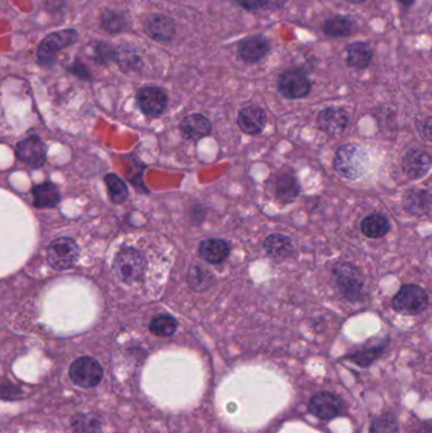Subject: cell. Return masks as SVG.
Wrapping results in <instances>:
<instances>
[{
  "mask_svg": "<svg viewBox=\"0 0 432 433\" xmlns=\"http://www.w3.org/2000/svg\"><path fill=\"white\" fill-rule=\"evenodd\" d=\"M264 250L269 256L278 261H283L294 254L292 239L281 233H272L264 241Z\"/></svg>",
  "mask_w": 432,
  "mask_h": 433,
  "instance_id": "obj_19",
  "label": "cell"
},
{
  "mask_svg": "<svg viewBox=\"0 0 432 433\" xmlns=\"http://www.w3.org/2000/svg\"><path fill=\"white\" fill-rule=\"evenodd\" d=\"M369 156L360 143H345L337 148L334 159V169L346 180H356L366 174Z\"/></svg>",
  "mask_w": 432,
  "mask_h": 433,
  "instance_id": "obj_2",
  "label": "cell"
},
{
  "mask_svg": "<svg viewBox=\"0 0 432 433\" xmlns=\"http://www.w3.org/2000/svg\"><path fill=\"white\" fill-rule=\"evenodd\" d=\"M32 194H33V206L36 208H55L62 201L59 188L51 182L38 184L36 186H33Z\"/></svg>",
  "mask_w": 432,
  "mask_h": 433,
  "instance_id": "obj_22",
  "label": "cell"
},
{
  "mask_svg": "<svg viewBox=\"0 0 432 433\" xmlns=\"http://www.w3.org/2000/svg\"><path fill=\"white\" fill-rule=\"evenodd\" d=\"M384 348H385V345H380V346H375V348H368L366 351H361V352H358V354L349 356L347 359L350 361H353V362H355V364L359 365V367H369V365H371V364L377 360L378 357L382 355Z\"/></svg>",
  "mask_w": 432,
  "mask_h": 433,
  "instance_id": "obj_31",
  "label": "cell"
},
{
  "mask_svg": "<svg viewBox=\"0 0 432 433\" xmlns=\"http://www.w3.org/2000/svg\"><path fill=\"white\" fill-rule=\"evenodd\" d=\"M73 428L75 433H100L102 421L97 415H76L73 420Z\"/></svg>",
  "mask_w": 432,
  "mask_h": 433,
  "instance_id": "obj_29",
  "label": "cell"
},
{
  "mask_svg": "<svg viewBox=\"0 0 432 433\" xmlns=\"http://www.w3.org/2000/svg\"><path fill=\"white\" fill-rule=\"evenodd\" d=\"M179 129L185 140L199 141L211 134L212 124L207 117L202 114H189L183 118Z\"/></svg>",
  "mask_w": 432,
  "mask_h": 433,
  "instance_id": "obj_17",
  "label": "cell"
},
{
  "mask_svg": "<svg viewBox=\"0 0 432 433\" xmlns=\"http://www.w3.org/2000/svg\"><path fill=\"white\" fill-rule=\"evenodd\" d=\"M399 1L403 3V4H406V6H411V4L414 3V0H399Z\"/></svg>",
  "mask_w": 432,
  "mask_h": 433,
  "instance_id": "obj_36",
  "label": "cell"
},
{
  "mask_svg": "<svg viewBox=\"0 0 432 433\" xmlns=\"http://www.w3.org/2000/svg\"><path fill=\"white\" fill-rule=\"evenodd\" d=\"M278 88L284 98L302 99L310 94L312 84L302 70H288L280 76Z\"/></svg>",
  "mask_w": 432,
  "mask_h": 433,
  "instance_id": "obj_10",
  "label": "cell"
},
{
  "mask_svg": "<svg viewBox=\"0 0 432 433\" xmlns=\"http://www.w3.org/2000/svg\"><path fill=\"white\" fill-rule=\"evenodd\" d=\"M145 31L147 36L151 37L155 41L168 42L175 35V23L165 14H153L147 18Z\"/></svg>",
  "mask_w": 432,
  "mask_h": 433,
  "instance_id": "obj_16",
  "label": "cell"
},
{
  "mask_svg": "<svg viewBox=\"0 0 432 433\" xmlns=\"http://www.w3.org/2000/svg\"><path fill=\"white\" fill-rule=\"evenodd\" d=\"M231 249L225 239L209 238L202 241L199 244V255L204 261L212 265L223 263L230 256Z\"/></svg>",
  "mask_w": 432,
  "mask_h": 433,
  "instance_id": "obj_20",
  "label": "cell"
},
{
  "mask_svg": "<svg viewBox=\"0 0 432 433\" xmlns=\"http://www.w3.org/2000/svg\"><path fill=\"white\" fill-rule=\"evenodd\" d=\"M356 31V23L353 18L345 16H336L327 19L323 25V32L331 37H347Z\"/></svg>",
  "mask_w": 432,
  "mask_h": 433,
  "instance_id": "obj_25",
  "label": "cell"
},
{
  "mask_svg": "<svg viewBox=\"0 0 432 433\" xmlns=\"http://www.w3.org/2000/svg\"><path fill=\"white\" fill-rule=\"evenodd\" d=\"M76 40H78V32L71 28L51 33L38 46L37 49L38 62L42 65L54 64L59 52L73 45Z\"/></svg>",
  "mask_w": 432,
  "mask_h": 433,
  "instance_id": "obj_7",
  "label": "cell"
},
{
  "mask_svg": "<svg viewBox=\"0 0 432 433\" xmlns=\"http://www.w3.org/2000/svg\"><path fill=\"white\" fill-rule=\"evenodd\" d=\"M16 156L22 164L31 166L32 169H40L46 164L47 146L37 134H31L18 142Z\"/></svg>",
  "mask_w": 432,
  "mask_h": 433,
  "instance_id": "obj_8",
  "label": "cell"
},
{
  "mask_svg": "<svg viewBox=\"0 0 432 433\" xmlns=\"http://www.w3.org/2000/svg\"><path fill=\"white\" fill-rule=\"evenodd\" d=\"M299 193H300V186L297 177L293 174H281L275 179V198L281 204H289L296 201Z\"/></svg>",
  "mask_w": 432,
  "mask_h": 433,
  "instance_id": "obj_21",
  "label": "cell"
},
{
  "mask_svg": "<svg viewBox=\"0 0 432 433\" xmlns=\"http://www.w3.org/2000/svg\"><path fill=\"white\" fill-rule=\"evenodd\" d=\"M373 49L366 42L351 43L347 47V64L349 66L363 70L370 65Z\"/></svg>",
  "mask_w": 432,
  "mask_h": 433,
  "instance_id": "obj_24",
  "label": "cell"
},
{
  "mask_svg": "<svg viewBox=\"0 0 432 433\" xmlns=\"http://www.w3.org/2000/svg\"><path fill=\"white\" fill-rule=\"evenodd\" d=\"M268 40L262 35L247 37L238 45V55L246 62H257L268 55Z\"/></svg>",
  "mask_w": 432,
  "mask_h": 433,
  "instance_id": "obj_18",
  "label": "cell"
},
{
  "mask_svg": "<svg viewBox=\"0 0 432 433\" xmlns=\"http://www.w3.org/2000/svg\"><path fill=\"white\" fill-rule=\"evenodd\" d=\"M431 167V155L419 148H411L402 161L403 172L411 180H419L421 177H426Z\"/></svg>",
  "mask_w": 432,
  "mask_h": 433,
  "instance_id": "obj_11",
  "label": "cell"
},
{
  "mask_svg": "<svg viewBox=\"0 0 432 433\" xmlns=\"http://www.w3.org/2000/svg\"><path fill=\"white\" fill-rule=\"evenodd\" d=\"M240 6H243L247 11H257L264 6L268 4V0H236Z\"/></svg>",
  "mask_w": 432,
  "mask_h": 433,
  "instance_id": "obj_34",
  "label": "cell"
},
{
  "mask_svg": "<svg viewBox=\"0 0 432 433\" xmlns=\"http://www.w3.org/2000/svg\"><path fill=\"white\" fill-rule=\"evenodd\" d=\"M69 375L76 386L94 388L103 379V367L97 359L91 356H83L71 364L69 369Z\"/></svg>",
  "mask_w": 432,
  "mask_h": 433,
  "instance_id": "obj_6",
  "label": "cell"
},
{
  "mask_svg": "<svg viewBox=\"0 0 432 433\" xmlns=\"http://www.w3.org/2000/svg\"><path fill=\"white\" fill-rule=\"evenodd\" d=\"M102 25L104 30L110 33H118L123 31L126 27V19L123 14L116 11H104L102 14Z\"/></svg>",
  "mask_w": 432,
  "mask_h": 433,
  "instance_id": "obj_30",
  "label": "cell"
},
{
  "mask_svg": "<svg viewBox=\"0 0 432 433\" xmlns=\"http://www.w3.org/2000/svg\"><path fill=\"white\" fill-rule=\"evenodd\" d=\"M137 103L141 112L148 117H158L168 105L166 93L158 86H146L137 94Z\"/></svg>",
  "mask_w": 432,
  "mask_h": 433,
  "instance_id": "obj_12",
  "label": "cell"
},
{
  "mask_svg": "<svg viewBox=\"0 0 432 433\" xmlns=\"http://www.w3.org/2000/svg\"><path fill=\"white\" fill-rule=\"evenodd\" d=\"M421 137L427 142H432V116L427 117L419 124Z\"/></svg>",
  "mask_w": 432,
  "mask_h": 433,
  "instance_id": "obj_33",
  "label": "cell"
},
{
  "mask_svg": "<svg viewBox=\"0 0 432 433\" xmlns=\"http://www.w3.org/2000/svg\"><path fill=\"white\" fill-rule=\"evenodd\" d=\"M104 183L107 185L110 201L115 204H122L127 199L128 186L121 177L116 174H107L104 177Z\"/></svg>",
  "mask_w": 432,
  "mask_h": 433,
  "instance_id": "obj_27",
  "label": "cell"
},
{
  "mask_svg": "<svg viewBox=\"0 0 432 433\" xmlns=\"http://www.w3.org/2000/svg\"><path fill=\"white\" fill-rule=\"evenodd\" d=\"M147 266L145 254L136 247H121L112 265L117 278L127 285L141 283L146 275Z\"/></svg>",
  "mask_w": 432,
  "mask_h": 433,
  "instance_id": "obj_1",
  "label": "cell"
},
{
  "mask_svg": "<svg viewBox=\"0 0 432 433\" xmlns=\"http://www.w3.org/2000/svg\"><path fill=\"white\" fill-rule=\"evenodd\" d=\"M268 122L265 110L260 107H246L238 113V123L240 129L244 134H262Z\"/></svg>",
  "mask_w": 432,
  "mask_h": 433,
  "instance_id": "obj_15",
  "label": "cell"
},
{
  "mask_svg": "<svg viewBox=\"0 0 432 433\" xmlns=\"http://www.w3.org/2000/svg\"><path fill=\"white\" fill-rule=\"evenodd\" d=\"M349 3H353V4H363V3H366L368 0H346Z\"/></svg>",
  "mask_w": 432,
  "mask_h": 433,
  "instance_id": "obj_35",
  "label": "cell"
},
{
  "mask_svg": "<svg viewBox=\"0 0 432 433\" xmlns=\"http://www.w3.org/2000/svg\"><path fill=\"white\" fill-rule=\"evenodd\" d=\"M360 230L368 238L377 239V238L384 237L390 231V220L383 214H369L361 220Z\"/></svg>",
  "mask_w": 432,
  "mask_h": 433,
  "instance_id": "obj_23",
  "label": "cell"
},
{
  "mask_svg": "<svg viewBox=\"0 0 432 433\" xmlns=\"http://www.w3.org/2000/svg\"><path fill=\"white\" fill-rule=\"evenodd\" d=\"M308 409L310 413L317 418L327 421V420H334L336 417L344 415L346 407L340 397L329 391H322V393L316 394L315 397H312Z\"/></svg>",
  "mask_w": 432,
  "mask_h": 433,
  "instance_id": "obj_9",
  "label": "cell"
},
{
  "mask_svg": "<svg viewBox=\"0 0 432 433\" xmlns=\"http://www.w3.org/2000/svg\"><path fill=\"white\" fill-rule=\"evenodd\" d=\"M214 278L207 268H202L199 265L189 268L188 284L194 292H203L208 289L214 284Z\"/></svg>",
  "mask_w": 432,
  "mask_h": 433,
  "instance_id": "obj_26",
  "label": "cell"
},
{
  "mask_svg": "<svg viewBox=\"0 0 432 433\" xmlns=\"http://www.w3.org/2000/svg\"><path fill=\"white\" fill-rule=\"evenodd\" d=\"M80 256L79 244L71 237H59L49 244L47 260L51 268L65 271L74 268Z\"/></svg>",
  "mask_w": 432,
  "mask_h": 433,
  "instance_id": "obj_5",
  "label": "cell"
},
{
  "mask_svg": "<svg viewBox=\"0 0 432 433\" xmlns=\"http://www.w3.org/2000/svg\"><path fill=\"white\" fill-rule=\"evenodd\" d=\"M332 274L336 284L345 299L358 302L364 292V276L359 268L350 263H340L336 265Z\"/></svg>",
  "mask_w": 432,
  "mask_h": 433,
  "instance_id": "obj_3",
  "label": "cell"
},
{
  "mask_svg": "<svg viewBox=\"0 0 432 433\" xmlns=\"http://www.w3.org/2000/svg\"><path fill=\"white\" fill-rule=\"evenodd\" d=\"M318 129L329 136L344 134L349 126V114L346 110L339 107H329L321 110L317 117Z\"/></svg>",
  "mask_w": 432,
  "mask_h": 433,
  "instance_id": "obj_13",
  "label": "cell"
},
{
  "mask_svg": "<svg viewBox=\"0 0 432 433\" xmlns=\"http://www.w3.org/2000/svg\"><path fill=\"white\" fill-rule=\"evenodd\" d=\"M428 302V295L424 287L414 284H407L403 285L395 295L392 305L397 313L404 316H416L426 309Z\"/></svg>",
  "mask_w": 432,
  "mask_h": 433,
  "instance_id": "obj_4",
  "label": "cell"
},
{
  "mask_svg": "<svg viewBox=\"0 0 432 433\" xmlns=\"http://www.w3.org/2000/svg\"><path fill=\"white\" fill-rule=\"evenodd\" d=\"M177 330V321L170 314H158L150 324V331L158 337H169Z\"/></svg>",
  "mask_w": 432,
  "mask_h": 433,
  "instance_id": "obj_28",
  "label": "cell"
},
{
  "mask_svg": "<svg viewBox=\"0 0 432 433\" xmlns=\"http://www.w3.org/2000/svg\"><path fill=\"white\" fill-rule=\"evenodd\" d=\"M402 207L414 217H424L431 213L432 196L427 190H408L402 199Z\"/></svg>",
  "mask_w": 432,
  "mask_h": 433,
  "instance_id": "obj_14",
  "label": "cell"
},
{
  "mask_svg": "<svg viewBox=\"0 0 432 433\" xmlns=\"http://www.w3.org/2000/svg\"><path fill=\"white\" fill-rule=\"evenodd\" d=\"M369 433H399L398 422L395 415L387 413L380 415L371 425L370 432Z\"/></svg>",
  "mask_w": 432,
  "mask_h": 433,
  "instance_id": "obj_32",
  "label": "cell"
}]
</instances>
